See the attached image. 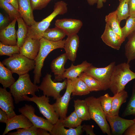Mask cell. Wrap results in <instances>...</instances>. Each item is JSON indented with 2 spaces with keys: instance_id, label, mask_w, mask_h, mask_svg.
<instances>
[{
  "instance_id": "f1b7e54d",
  "label": "cell",
  "mask_w": 135,
  "mask_h": 135,
  "mask_svg": "<svg viewBox=\"0 0 135 135\" xmlns=\"http://www.w3.org/2000/svg\"><path fill=\"white\" fill-rule=\"evenodd\" d=\"M78 77L85 83L90 92L104 90L103 85L99 80L84 72H82Z\"/></svg>"
},
{
  "instance_id": "e575fe53",
  "label": "cell",
  "mask_w": 135,
  "mask_h": 135,
  "mask_svg": "<svg viewBox=\"0 0 135 135\" xmlns=\"http://www.w3.org/2000/svg\"><path fill=\"white\" fill-rule=\"evenodd\" d=\"M119 4L116 10L119 22L129 17V0H119Z\"/></svg>"
},
{
  "instance_id": "484cf974",
  "label": "cell",
  "mask_w": 135,
  "mask_h": 135,
  "mask_svg": "<svg viewBox=\"0 0 135 135\" xmlns=\"http://www.w3.org/2000/svg\"><path fill=\"white\" fill-rule=\"evenodd\" d=\"M74 111L77 116L83 120H90L88 108L85 100L77 99L74 100Z\"/></svg>"
},
{
  "instance_id": "1f68e13d",
  "label": "cell",
  "mask_w": 135,
  "mask_h": 135,
  "mask_svg": "<svg viewBox=\"0 0 135 135\" xmlns=\"http://www.w3.org/2000/svg\"><path fill=\"white\" fill-rule=\"evenodd\" d=\"M66 36V34L62 30L56 26L47 29L44 33L42 38L50 41H58L62 40Z\"/></svg>"
},
{
  "instance_id": "9a60e30c",
  "label": "cell",
  "mask_w": 135,
  "mask_h": 135,
  "mask_svg": "<svg viewBox=\"0 0 135 135\" xmlns=\"http://www.w3.org/2000/svg\"><path fill=\"white\" fill-rule=\"evenodd\" d=\"M6 124V128L2 135L7 134L9 132L15 129L26 128L33 125L26 116L21 114L8 119Z\"/></svg>"
},
{
  "instance_id": "f546056e",
  "label": "cell",
  "mask_w": 135,
  "mask_h": 135,
  "mask_svg": "<svg viewBox=\"0 0 135 135\" xmlns=\"http://www.w3.org/2000/svg\"><path fill=\"white\" fill-rule=\"evenodd\" d=\"M47 130L34 126L26 128L17 129L16 132H8V135H50Z\"/></svg>"
},
{
  "instance_id": "ee69618b",
  "label": "cell",
  "mask_w": 135,
  "mask_h": 135,
  "mask_svg": "<svg viewBox=\"0 0 135 135\" xmlns=\"http://www.w3.org/2000/svg\"><path fill=\"white\" fill-rule=\"evenodd\" d=\"M129 16L135 17V0H129Z\"/></svg>"
},
{
  "instance_id": "7402d4cb",
  "label": "cell",
  "mask_w": 135,
  "mask_h": 135,
  "mask_svg": "<svg viewBox=\"0 0 135 135\" xmlns=\"http://www.w3.org/2000/svg\"><path fill=\"white\" fill-rule=\"evenodd\" d=\"M81 125L75 128L66 129L63 125L62 120L59 118L53 124L50 133L51 135H80L83 132Z\"/></svg>"
},
{
  "instance_id": "ac0fdd59",
  "label": "cell",
  "mask_w": 135,
  "mask_h": 135,
  "mask_svg": "<svg viewBox=\"0 0 135 135\" xmlns=\"http://www.w3.org/2000/svg\"><path fill=\"white\" fill-rule=\"evenodd\" d=\"M101 38L107 45L116 50L120 49L124 41L106 24L105 29Z\"/></svg>"
},
{
  "instance_id": "4316f807",
  "label": "cell",
  "mask_w": 135,
  "mask_h": 135,
  "mask_svg": "<svg viewBox=\"0 0 135 135\" xmlns=\"http://www.w3.org/2000/svg\"><path fill=\"white\" fill-rule=\"evenodd\" d=\"M70 80L72 87V96H82L90 93L87 85L80 78L78 77Z\"/></svg>"
},
{
  "instance_id": "44dd1931",
  "label": "cell",
  "mask_w": 135,
  "mask_h": 135,
  "mask_svg": "<svg viewBox=\"0 0 135 135\" xmlns=\"http://www.w3.org/2000/svg\"><path fill=\"white\" fill-rule=\"evenodd\" d=\"M18 11L21 16L28 26L36 22L34 19L30 0H18Z\"/></svg>"
},
{
  "instance_id": "74e56055",
  "label": "cell",
  "mask_w": 135,
  "mask_h": 135,
  "mask_svg": "<svg viewBox=\"0 0 135 135\" xmlns=\"http://www.w3.org/2000/svg\"><path fill=\"white\" fill-rule=\"evenodd\" d=\"M123 37L126 38L135 31V17L129 16L127 20L125 25L121 28Z\"/></svg>"
},
{
  "instance_id": "c3c4849f",
  "label": "cell",
  "mask_w": 135,
  "mask_h": 135,
  "mask_svg": "<svg viewBox=\"0 0 135 135\" xmlns=\"http://www.w3.org/2000/svg\"><path fill=\"white\" fill-rule=\"evenodd\" d=\"M106 0H98L97 3V8L98 9H100L102 8L103 6V3L106 2Z\"/></svg>"
},
{
  "instance_id": "30bf717a",
  "label": "cell",
  "mask_w": 135,
  "mask_h": 135,
  "mask_svg": "<svg viewBox=\"0 0 135 135\" xmlns=\"http://www.w3.org/2000/svg\"><path fill=\"white\" fill-rule=\"evenodd\" d=\"M18 111L26 116L34 126L50 132H51L53 124L47 119L36 115L35 114V109L32 105L25 104L24 106L19 108Z\"/></svg>"
},
{
  "instance_id": "52a82bcc",
  "label": "cell",
  "mask_w": 135,
  "mask_h": 135,
  "mask_svg": "<svg viewBox=\"0 0 135 135\" xmlns=\"http://www.w3.org/2000/svg\"><path fill=\"white\" fill-rule=\"evenodd\" d=\"M23 100L35 103L40 113L53 124L59 119V116L55 112L52 104L49 103V97L44 95L38 97L35 94L31 98L27 96H24Z\"/></svg>"
},
{
  "instance_id": "d6a6232c",
  "label": "cell",
  "mask_w": 135,
  "mask_h": 135,
  "mask_svg": "<svg viewBox=\"0 0 135 135\" xmlns=\"http://www.w3.org/2000/svg\"><path fill=\"white\" fill-rule=\"evenodd\" d=\"M128 40L125 46V55L129 63L135 59V31L128 37Z\"/></svg>"
},
{
  "instance_id": "d590c367",
  "label": "cell",
  "mask_w": 135,
  "mask_h": 135,
  "mask_svg": "<svg viewBox=\"0 0 135 135\" xmlns=\"http://www.w3.org/2000/svg\"><path fill=\"white\" fill-rule=\"evenodd\" d=\"M0 6L8 14L10 18L12 20L21 16L18 10L4 0H0Z\"/></svg>"
},
{
  "instance_id": "5bb4252c",
  "label": "cell",
  "mask_w": 135,
  "mask_h": 135,
  "mask_svg": "<svg viewBox=\"0 0 135 135\" xmlns=\"http://www.w3.org/2000/svg\"><path fill=\"white\" fill-rule=\"evenodd\" d=\"M40 46V40L27 36L23 44L20 48L19 53L34 60L39 52Z\"/></svg>"
},
{
  "instance_id": "4dcf8cb0",
  "label": "cell",
  "mask_w": 135,
  "mask_h": 135,
  "mask_svg": "<svg viewBox=\"0 0 135 135\" xmlns=\"http://www.w3.org/2000/svg\"><path fill=\"white\" fill-rule=\"evenodd\" d=\"M17 21L18 24V29L17 32V45L20 48L23 44L27 36L28 26L21 16L17 18Z\"/></svg>"
},
{
  "instance_id": "9c48e42d",
  "label": "cell",
  "mask_w": 135,
  "mask_h": 135,
  "mask_svg": "<svg viewBox=\"0 0 135 135\" xmlns=\"http://www.w3.org/2000/svg\"><path fill=\"white\" fill-rule=\"evenodd\" d=\"M115 65V62L102 68L96 67L92 65L84 72L99 80L103 85L104 90H106L109 89L111 76Z\"/></svg>"
},
{
  "instance_id": "7a4b0ae2",
  "label": "cell",
  "mask_w": 135,
  "mask_h": 135,
  "mask_svg": "<svg viewBox=\"0 0 135 135\" xmlns=\"http://www.w3.org/2000/svg\"><path fill=\"white\" fill-rule=\"evenodd\" d=\"M67 11V4L66 2L62 0L56 2L54 5L53 12L41 21L36 22L34 24L28 26L27 36L40 40L52 20L58 15L64 14Z\"/></svg>"
},
{
  "instance_id": "816d5d0a",
  "label": "cell",
  "mask_w": 135,
  "mask_h": 135,
  "mask_svg": "<svg viewBox=\"0 0 135 135\" xmlns=\"http://www.w3.org/2000/svg\"><path fill=\"white\" fill-rule=\"evenodd\" d=\"M135 121V118H134V119H133Z\"/></svg>"
},
{
  "instance_id": "8fae6325",
  "label": "cell",
  "mask_w": 135,
  "mask_h": 135,
  "mask_svg": "<svg viewBox=\"0 0 135 135\" xmlns=\"http://www.w3.org/2000/svg\"><path fill=\"white\" fill-rule=\"evenodd\" d=\"M72 87L71 80L67 79L66 90L63 96L56 99V102L52 104L54 108L60 118L63 120L66 117L70 99Z\"/></svg>"
},
{
  "instance_id": "8992f818",
  "label": "cell",
  "mask_w": 135,
  "mask_h": 135,
  "mask_svg": "<svg viewBox=\"0 0 135 135\" xmlns=\"http://www.w3.org/2000/svg\"><path fill=\"white\" fill-rule=\"evenodd\" d=\"M2 64L13 73L19 76L28 73L34 68L35 60L21 55L20 53L14 54L4 60Z\"/></svg>"
},
{
  "instance_id": "b9f144b4",
  "label": "cell",
  "mask_w": 135,
  "mask_h": 135,
  "mask_svg": "<svg viewBox=\"0 0 135 135\" xmlns=\"http://www.w3.org/2000/svg\"><path fill=\"white\" fill-rule=\"evenodd\" d=\"M10 19L0 13V29L2 30L7 26L9 24Z\"/></svg>"
},
{
  "instance_id": "f6af8a7d",
  "label": "cell",
  "mask_w": 135,
  "mask_h": 135,
  "mask_svg": "<svg viewBox=\"0 0 135 135\" xmlns=\"http://www.w3.org/2000/svg\"><path fill=\"white\" fill-rule=\"evenodd\" d=\"M123 134L135 135V122L130 126L125 131Z\"/></svg>"
},
{
  "instance_id": "8d00e7d4",
  "label": "cell",
  "mask_w": 135,
  "mask_h": 135,
  "mask_svg": "<svg viewBox=\"0 0 135 135\" xmlns=\"http://www.w3.org/2000/svg\"><path fill=\"white\" fill-rule=\"evenodd\" d=\"M130 115L135 116V82L132 87L131 96L122 116L124 117Z\"/></svg>"
},
{
  "instance_id": "bcb514c9",
  "label": "cell",
  "mask_w": 135,
  "mask_h": 135,
  "mask_svg": "<svg viewBox=\"0 0 135 135\" xmlns=\"http://www.w3.org/2000/svg\"><path fill=\"white\" fill-rule=\"evenodd\" d=\"M8 119L6 112L0 108V122L6 123Z\"/></svg>"
},
{
  "instance_id": "681fc988",
  "label": "cell",
  "mask_w": 135,
  "mask_h": 135,
  "mask_svg": "<svg viewBox=\"0 0 135 135\" xmlns=\"http://www.w3.org/2000/svg\"><path fill=\"white\" fill-rule=\"evenodd\" d=\"M98 0H87L88 4L91 6H92L94 4H97Z\"/></svg>"
},
{
  "instance_id": "f35d334b",
  "label": "cell",
  "mask_w": 135,
  "mask_h": 135,
  "mask_svg": "<svg viewBox=\"0 0 135 135\" xmlns=\"http://www.w3.org/2000/svg\"><path fill=\"white\" fill-rule=\"evenodd\" d=\"M99 98L103 110L106 114L110 115L113 96H111L108 94L106 93Z\"/></svg>"
},
{
  "instance_id": "d4e9b609",
  "label": "cell",
  "mask_w": 135,
  "mask_h": 135,
  "mask_svg": "<svg viewBox=\"0 0 135 135\" xmlns=\"http://www.w3.org/2000/svg\"><path fill=\"white\" fill-rule=\"evenodd\" d=\"M106 24H107L114 32L120 37L124 42L125 40L123 36L120 26V22L118 20L116 10L109 13L105 17Z\"/></svg>"
},
{
  "instance_id": "cb8c5ba5",
  "label": "cell",
  "mask_w": 135,
  "mask_h": 135,
  "mask_svg": "<svg viewBox=\"0 0 135 135\" xmlns=\"http://www.w3.org/2000/svg\"><path fill=\"white\" fill-rule=\"evenodd\" d=\"M114 95L111 110L109 115H118L122 105L126 102L128 94L127 92L124 90Z\"/></svg>"
},
{
  "instance_id": "277c9868",
  "label": "cell",
  "mask_w": 135,
  "mask_h": 135,
  "mask_svg": "<svg viewBox=\"0 0 135 135\" xmlns=\"http://www.w3.org/2000/svg\"><path fill=\"white\" fill-rule=\"evenodd\" d=\"M9 88L16 104L24 101V96L28 94L33 96L39 91L38 86L32 82L28 73L19 75L17 80Z\"/></svg>"
},
{
  "instance_id": "7bdbcfd3",
  "label": "cell",
  "mask_w": 135,
  "mask_h": 135,
  "mask_svg": "<svg viewBox=\"0 0 135 135\" xmlns=\"http://www.w3.org/2000/svg\"><path fill=\"white\" fill-rule=\"evenodd\" d=\"M83 132L85 131L86 135H95L94 131V126L92 125L84 124L82 126Z\"/></svg>"
},
{
  "instance_id": "6da1fadb",
  "label": "cell",
  "mask_w": 135,
  "mask_h": 135,
  "mask_svg": "<svg viewBox=\"0 0 135 135\" xmlns=\"http://www.w3.org/2000/svg\"><path fill=\"white\" fill-rule=\"evenodd\" d=\"M135 79V73L130 69L127 62L115 65L111 78L109 89L114 94L124 90L126 85Z\"/></svg>"
},
{
  "instance_id": "ba28073f",
  "label": "cell",
  "mask_w": 135,
  "mask_h": 135,
  "mask_svg": "<svg viewBox=\"0 0 135 135\" xmlns=\"http://www.w3.org/2000/svg\"><path fill=\"white\" fill-rule=\"evenodd\" d=\"M52 75L47 73L43 78L42 81L38 86L39 89L42 91L43 94L48 97L51 96L56 100L60 97L61 91L66 88L67 79L62 82H55L52 79Z\"/></svg>"
},
{
  "instance_id": "2e32d148",
  "label": "cell",
  "mask_w": 135,
  "mask_h": 135,
  "mask_svg": "<svg viewBox=\"0 0 135 135\" xmlns=\"http://www.w3.org/2000/svg\"><path fill=\"white\" fill-rule=\"evenodd\" d=\"M5 88H0V108L6 113L8 118L16 115L12 95Z\"/></svg>"
},
{
  "instance_id": "836d02e7",
  "label": "cell",
  "mask_w": 135,
  "mask_h": 135,
  "mask_svg": "<svg viewBox=\"0 0 135 135\" xmlns=\"http://www.w3.org/2000/svg\"><path fill=\"white\" fill-rule=\"evenodd\" d=\"M62 120L64 126L69 128H75L81 125L83 121L77 116L74 111Z\"/></svg>"
},
{
  "instance_id": "ffe728a7",
  "label": "cell",
  "mask_w": 135,
  "mask_h": 135,
  "mask_svg": "<svg viewBox=\"0 0 135 135\" xmlns=\"http://www.w3.org/2000/svg\"><path fill=\"white\" fill-rule=\"evenodd\" d=\"M79 42L77 34L68 36L65 40L64 48L68 59L72 62H74L76 60Z\"/></svg>"
},
{
  "instance_id": "4fadbf2b",
  "label": "cell",
  "mask_w": 135,
  "mask_h": 135,
  "mask_svg": "<svg viewBox=\"0 0 135 135\" xmlns=\"http://www.w3.org/2000/svg\"><path fill=\"white\" fill-rule=\"evenodd\" d=\"M56 26L62 30L68 36L77 34L83 25L82 21L72 18L59 19L56 20Z\"/></svg>"
},
{
  "instance_id": "ab89813d",
  "label": "cell",
  "mask_w": 135,
  "mask_h": 135,
  "mask_svg": "<svg viewBox=\"0 0 135 135\" xmlns=\"http://www.w3.org/2000/svg\"><path fill=\"white\" fill-rule=\"evenodd\" d=\"M20 48L17 45L10 46L4 44L0 42V55L11 56L19 53Z\"/></svg>"
},
{
  "instance_id": "7dc6e473",
  "label": "cell",
  "mask_w": 135,
  "mask_h": 135,
  "mask_svg": "<svg viewBox=\"0 0 135 135\" xmlns=\"http://www.w3.org/2000/svg\"><path fill=\"white\" fill-rule=\"evenodd\" d=\"M12 5L15 8L18 10L19 8L18 0H4Z\"/></svg>"
},
{
  "instance_id": "d6986e66",
  "label": "cell",
  "mask_w": 135,
  "mask_h": 135,
  "mask_svg": "<svg viewBox=\"0 0 135 135\" xmlns=\"http://www.w3.org/2000/svg\"><path fill=\"white\" fill-rule=\"evenodd\" d=\"M68 59L65 53L61 54L52 62L50 68L51 72L54 75V81L59 82L64 79L63 75L66 69L64 68V66Z\"/></svg>"
},
{
  "instance_id": "60d3db41",
  "label": "cell",
  "mask_w": 135,
  "mask_h": 135,
  "mask_svg": "<svg viewBox=\"0 0 135 135\" xmlns=\"http://www.w3.org/2000/svg\"><path fill=\"white\" fill-rule=\"evenodd\" d=\"M33 10H40L45 8L48 3L46 0H30Z\"/></svg>"
},
{
  "instance_id": "7c38bea8",
  "label": "cell",
  "mask_w": 135,
  "mask_h": 135,
  "mask_svg": "<svg viewBox=\"0 0 135 135\" xmlns=\"http://www.w3.org/2000/svg\"><path fill=\"white\" fill-rule=\"evenodd\" d=\"M105 113L107 121L110 126L111 134L122 135L130 126L135 122L134 120H127L118 115L112 116Z\"/></svg>"
},
{
  "instance_id": "e0dca14e",
  "label": "cell",
  "mask_w": 135,
  "mask_h": 135,
  "mask_svg": "<svg viewBox=\"0 0 135 135\" xmlns=\"http://www.w3.org/2000/svg\"><path fill=\"white\" fill-rule=\"evenodd\" d=\"M17 19L14 20L4 28L0 31V40L3 44L8 45H17L16 31L15 28Z\"/></svg>"
},
{
  "instance_id": "83f0119b",
  "label": "cell",
  "mask_w": 135,
  "mask_h": 135,
  "mask_svg": "<svg viewBox=\"0 0 135 135\" xmlns=\"http://www.w3.org/2000/svg\"><path fill=\"white\" fill-rule=\"evenodd\" d=\"M13 73L0 62V83L4 88H10L16 81L13 77Z\"/></svg>"
},
{
  "instance_id": "603a6c76",
  "label": "cell",
  "mask_w": 135,
  "mask_h": 135,
  "mask_svg": "<svg viewBox=\"0 0 135 135\" xmlns=\"http://www.w3.org/2000/svg\"><path fill=\"white\" fill-rule=\"evenodd\" d=\"M92 65V64L85 60L80 64L75 66L72 64L70 66L66 69L63 76L64 79L72 80L78 77L79 75L89 66Z\"/></svg>"
},
{
  "instance_id": "3957f363",
  "label": "cell",
  "mask_w": 135,
  "mask_h": 135,
  "mask_svg": "<svg viewBox=\"0 0 135 135\" xmlns=\"http://www.w3.org/2000/svg\"><path fill=\"white\" fill-rule=\"evenodd\" d=\"M65 40L53 41L43 38L40 40V48L38 54L34 60L35 66L33 73L34 74V83L40 82L42 76L41 70L44 60L48 54L53 50L59 48H64Z\"/></svg>"
},
{
  "instance_id": "f907efd6",
  "label": "cell",
  "mask_w": 135,
  "mask_h": 135,
  "mask_svg": "<svg viewBox=\"0 0 135 135\" xmlns=\"http://www.w3.org/2000/svg\"><path fill=\"white\" fill-rule=\"evenodd\" d=\"M47 2L49 3L51 0H46Z\"/></svg>"
},
{
  "instance_id": "5b68a950",
  "label": "cell",
  "mask_w": 135,
  "mask_h": 135,
  "mask_svg": "<svg viewBox=\"0 0 135 135\" xmlns=\"http://www.w3.org/2000/svg\"><path fill=\"white\" fill-rule=\"evenodd\" d=\"M84 100L88 107L91 119L95 121L103 133L111 135L110 127L107 122L105 112L101 107L99 98L91 96Z\"/></svg>"
}]
</instances>
